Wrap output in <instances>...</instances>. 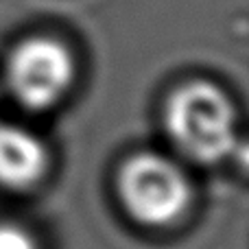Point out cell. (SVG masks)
Masks as SVG:
<instances>
[{
    "label": "cell",
    "mask_w": 249,
    "mask_h": 249,
    "mask_svg": "<svg viewBox=\"0 0 249 249\" xmlns=\"http://www.w3.org/2000/svg\"><path fill=\"white\" fill-rule=\"evenodd\" d=\"M0 249H37L35 241L18 225H0Z\"/></svg>",
    "instance_id": "5"
},
{
    "label": "cell",
    "mask_w": 249,
    "mask_h": 249,
    "mask_svg": "<svg viewBox=\"0 0 249 249\" xmlns=\"http://www.w3.org/2000/svg\"><path fill=\"white\" fill-rule=\"evenodd\" d=\"M118 195L124 210L149 228H164L188 212L193 201L190 179L171 158L136 153L118 173Z\"/></svg>",
    "instance_id": "2"
},
{
    "label": "cell",
    "mask_w": 249,
    "mask_h": 249,
    "mask_svg": "<svg viewBox=\"0 0 249 249\" xmlns=\"http://www.w3.org/2000/svg\"><path fill=\"white\" fill-rule=\"evenodd\" d=\"M48 151L33 131L0 123V186L24 190L44 177Z\"/></svg>",
    "instance_id": "4"
},
{
    "label": "cell",
    "mask_w": 249,
    "mask_h": 249,
    "mask_svg": "<svg viewBox=\"0 0 249 249\" xmlns=\"http://www.w3.org/2000/svg\"><path fill=\"white\" fill-rule=\"evenodd\" d=\"M164 127L173 144L199 164L223 162L238 144L236 109L219 86L208 81L184 83L168 96Z\"/></svg>",
    "instance_id": "1"
},
{
    "label": "cell",
    "mask_w": 249,
    "mask_h": 249,
    "mask_svg": "<svg viewBox=\"0 0 249 249\" xmlns=\"http://www.w3.org/2000/svg\"><path fill=\"white\" fill-rule=\"evenodd\" d=\"M74 59L61 42L53 37H31L11 53L7 81L18 103L29 109L55 107L72 88Z\"/></svg>",
    "instance_id": "3"
}]
</instances>
